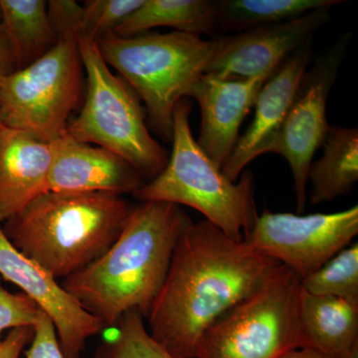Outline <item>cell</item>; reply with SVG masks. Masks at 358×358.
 I'll list each match as a JSON object with an SVG mask.
<instances>
[{"label":"cell","mask_w":358,"mask_h":358,"mask_svg":"<svg viewBox=\"0 0 358 358\" xmlns=\"http://www.w3.org/2000/svg\"><path fill=\"white\" fill-rule=\"evenodd\" d=\"M33 327H20L9 331L6 338L0 341V358H20L26 345L31 343Z\"/></svg>","instance_id":"83f0119b"},{"label":"cell","mask_w":358,"mask_h":358,"mask_svg":"<svg viewBox=\"0 0 358 358\" xmlns=\"http://www.w3.org/2000/svg\"><path fill=\"white\" fill-rule=\"evenodd\" d=\"M192 222L178 205L141 201L100 258L61 285L103 329L131 310L147 317L166 280L174 247Z\"/></svg>","instance_id":"7a4b0ae2"},{"label":"cell","mask_w":358,"mask_h":358,"mask_svg":"<svg viewBox=\"0 0 358 358\" xmlns=\"http://www.w3.org/2000/svg\"><path fill=\"white\" fill-rule=\"evenodd\" d=\"M143 0H87L82 6V34L94 42L110 35L143 4Z\"/></svg>","instance_id":"cb8c5ba5"},{"label":"cell","mask_w":358,"mask_h":358,"mask_svg":"<svg viewBox=\"0 0 358 358\" xmlns=\"http://www.w3.org/2000/svg\"><path fill=\"white\" fill-rule=\"evenodd\" d=\"M300 278L278 265L205 333L196 358H278L301 346Z\"/></svg>","instance_id":"52a82bcc"},{"label":"cell","mask_w":358,"mask_h":358,"mask_svg":"<svg viewBox=\"0 0 358 358\" xmlns=\"http://www.w3.org/2000/svg\"><path fill=\"white\" fill-rule=\"evenodd\" d=\"M324 152L308 169L310 202L319 205L348 194L358 181V129L331 126Z\"/></svg>","instance_id":"ac0fdd59"},{"label":"cell","mask_w":358,"mask_h":358,"mask_svg":"<svg viewBox=\"0 0 358 358\" xmlns=\"http://www.w3.org/2000/svg\"><path fill=\"white\" fill-rule=\"evenodd\" d=\"M53 143L7 129L0 140V223L48 192Z\"/></svg>","instance_id":"2e32d148"},{"label":"cell","mask_w":358,"mask_h":358,"mask_svg":"<svg viewBox=\"0 0 358 358\" xmlns=\"http://www.w3.org/2000/svg\"><path fill=\"white\" fill-rule=\"evenodd\" d=\"M192 110V101H179L173 112V152L166 166L136 190L134 197L192 207L231 239L243 242L259 216L255 178L249 171L235 182L224 176L193 136Z\"/></svg>","instance_id":"277c9868"},{"label":"cell","mask_w":358,"mask_h":358,"mask_svg":"<svg viewBox=\"0 0 358 358\" xmlns=\"http://www.w3.org/2000/svg\"><path fill=\"white\" fill-rule=\"evenodd\" d=\"M131 208L112 193L46 192L2 229L23 255L63 281L112 246Z\"/></svg>","instance_id":"3957f363"},{"label":"cell","mask_w":358,"mask_h":358,"mask_svg":"<svg viewBox=\"0 0 358 358\" xmlns=\"http://www.w3.org/2000/svg\"><path fill=\"white\" fill-rule=\"evenodd\" d=\"M49 20L58 40L79 39L82 34V6L73 0L47 2Z\"/></svg>","instance_id":"484cf974"},{"label":"cell","mask_w":358,"mask_h":358,"mask_svg":"<svg viewBox=\"0 0 358 358\" xmlns=\"http://www.w3.org/2000/svg\"><path fill=\"white\" fill-rule=\"evenodd\" d=\"M301 346L327 358H346L358 345V303L301 289Z\"/></svg>","instance_id":"e0dca14e"},{"label":"cell","mask_w":358,"mask_h":358,"mask_svg":"<svg viewBox=\"0 0 358 358\" xmlns=\"http://www.w3.org/2000/svg\"><path fill=\"white\" fill-rule=\"evenodd\" d=\"M96 45L105 62L119 72L145 103L155 133L171 141L174 109L205 74L215 40L174 31L131 37L113 34Z\"/></svg>","instance_id":"5b68a950"},{"label":"cell","mask_w":358,"mask_h":358,"mask_svg":"<svg viewBox=\"0 0 358 358\" xmlns=\"http://www.w3.org/2000/svg\"><path fill=\"white\" fill-rule=\"evenodd\" d=\"M357 234V205L334 213L310 215L265 210L243 242L303 280L350 246Z\"/></svg>","instance_id":"30bf717a"},{"label":"cell","mask_w":358,"mask_h":358,"mask_svg":"<svg viewBox=\"0 0 358 358\" xmlns=\"http://www.w3.org/2000/svg\"><path fill=\"white\" fill-rule=\"evenodd\" d=\"M313 42L294 52L268 78L257 96L255 115L249 128L240 136L222 173L237 181L245 167L256 157L267 154L270 143L281 128L301 79L312 63Z\"/></svg>","instance_id":"5bb4252c"},{"label":"cell","mask_w":358,"mask_h":358,"mask_svg":"<svg viewBox=\"0 0 358 358\" xmlns=\"http://www.w3.org/2000/svg\"><path fill=\"white\" fill-rule=\"evenodd\" d=\"M41 313V308L25 294L10 293L0 287V341L6 331L34 326Z\"/></svg>","instance_id":"d4e9b609"},{"label":"cell","mask_w":358,"mask_h":358,"mask_svg":"<svg viewBox=\"0 0 358 358\" xmlns=\"http://www.w3.org/2000/svg\"><path fill=\"white\" fill-rule=\"evenodd\" d=\"M216 0H143V4L115 30V35L131 37L157 27L201 36L217 30Z\"/></svg>","instance_id":"d6986e66"},{"label":"cell","mask_w":358,"mask_h":358,"mask_svg":"<svg viewBox=\"0 0 358 358\" xmlns=\"http://www.w3.org/2000/svg\"><path fill=\"white\" fill-rule=\"evenodd\" d=\"M267 80L224 79L203 74L187 92L186 99L196 101L201 113L197 143L221 169L236 147L240 127Z\"/></svg>","instance_id":"4fadbf2b"},{"label":"cell","mask_w":358,"mask_h":358,"mask_svg":"<svg viewBox=\"0 0 358 358\" xmlns=\"http://www.w3.org/2000/svg\"><path fill=\"white\" fill-rule=\"evenodd\" d=\"M138 310L127 313L115 326L112 338L96 348L95 358H174L145 329Z\"/></svg>","instance_id":"603a6c76"},{"label":"cell","mask_w":358,"mask_h":358,"mask_svg":"<svg viewBox=\"0 0 358 358\" xmlns=\"http://www.w3.org/2000/svg\"><path fill=\"white\" fill-rule=\"evenodd\" d=\"M129 162L106 148L81 143L63 134L53 141L48 192H103L122 195L145 185Z\"/></svg>","instance_id":"9a60e30c"},{"label":"cell","mask_w":358,"mask_h":358,"mask_svg":"<svg viewBox=\"0 0 358 358\" xmlns=\"http://www.w3.org/2000/svg\"><path fill=\"white\" fill-rule=\"evenodd\" d=\"M346 358H358V345L353 348L352 352H350Z\"/></svg>","instance_id":"4dcf8cb0"},{"label":"cell","mask_w":358,"mask_h":358,"mask_svg":"<svg viewBox=\"0 0 358 358\" xmlns=\"http://www.w3.org/2000/svg\"><path fill=\"white\" fill-rule=\"evenodd\" d=\"M279 262L206 220L179 236L148 315L150 334L174 358H196L214 322L253 293Z\"/></svg>","instance_id":"6da1fadb"},{"label":"cell","mask_w":358,"mask_h":358,"mask_svg":"<svg viewBox=\"0 0 358 358\" xmlns=\"http://www.w3.org/2000/svg\"><path fill=\"white\" fill-rule=\"evenodd\" d=\"M331 20L329 9L310 11L301 17L230 36L215 38V50L205 74L224 79L268 78L294 52L312 41Z\"/></svg>","instance_id":"8fae6325"},{"label":"cell","mask_w":358,"mask_h":358,"mask_svg":"<svg viewBox=\"0 0 358 358\" xmlns=\"http://www.w3.org/2000/svg\"><path fill=\"white\" fill-rule=\"evenodd\" d=\"M33 331L31 345L25 353L26 358H65L53 322L43 310L33 326Z\"/></svg>","instance_id":"4316f807"},{"label":"cell","mask_w":358,"mask_h":358,"mask_svg":"<svg viewBox=\"0 0 358 358\" xmlns=\"http://www.w3.org/2000/svg\"><path fill=\"white\" fill-rule=\"evenodd\" d=\"M83 76L78 39L59 40L43 57L0 83V124L53 143L81 102Z\"/></svg>","instance_id":"ba28073f"},{"label":"cell","mask_w":358,"mask_h":358,"mask_svg":"<svg viewBox=\"0 0 358 358\" xmlns=\"http://www.w3.org/2000/svg\"><path fill=\"white\" fill-rule=\"evenodd\" d=\"M0 278L17 286L50 317L65 358L81 357L87 339L105 329L57 280L16 249L1 226Z\"/></svg>","instance_id":"7c38bea8"},{"label":"cell","mask_w":358,"mask_h":358,"mask_svg":"<svg viewBox=\"0 0 358 358\" xmlns=\"http://www.w3.org/2000/svg\"><path fill=\"white\" fill-rule=\"evenodd\" d=\"M0 22H1V6H0Z\"/></svg>","instance_id":"d6a6232c"},{"label":"cell","mask_w":358,"mask_h":358,"mask_svg":"<svg viewBox=\"0 0 358 358\" xmlns=\"http://www.w3.org/2000/svg\"><path fill=\"white\" fill-rule=\"evenodd\" d=\"M78 43L87 94L81 112L70 120L66 134L110 150L152 180L169 157L148 131L140 99L122 77L113 74L96 42L81 34Z\"/></svg>","instance_id":"8992f818"},{"label":"cell","mask_w":358,"mask_h":358,"mask_svg":"<svg viewBox=\"0 0 358 358\" xmlns=\"http://www.w3.org/2000/svg\"><path fill=\"white\" fill-rule=\"evenodd\" d=\"M301 289L315 296H329L358 303V244L352 243L317 272L301 280Z\"/></svg>","instance_id":"7402d4cb"},{"label":"cell","mask_w":358,"mask_h":358,"mask_svg":"<svg viewBox=\"0 0 358 358\" xmlns=\"http://www.w3.org/2000/svg\"><path fill=\"white\" fill-rule=\"evenodd\" d=\"M4 127L0 124V140H1L2 131H3Z\"/></svg>","instance_id":"1f68e13d"},{"label":"cell","mask_w":358,"mask_h":358,"mask_svg":"<svg viewBox=\"0 0 358 358\" xmlns=\"http://www.w3.org/2000/svg\"><path fill=\"white\" fill-rule=\"evenodd\" d=\"M345 0H216L217 30L248 31L296 20L317 9H331Z\"/></svg>","instance_id":"44dd1931"},{"label":"cell","mask_w":358,"mask_h":358,"mask_svg":"<svg viewBox=\"0 0 358 358\" xmlns=\"http://www.w3.org/2000/svg\"><path fill=\"white\" fill-rule=\"evenodd\" d=\"M278 358H327L322 353L308 348H296L285 352Z\"/></svg>","instance_id":"f546056e"},{"label":"cell","mask_w":358,"mask_h":358,"mask_svg":"<svg viewBox=\"0 0 358 358\" xmlns=\"http://www.w3.org/2000/svg\"><path fill=\"white\" fill-rule=\"evenodd\" d=\"M16 70H18V65L15 52L3 26L0 23V83Z\"/></svg>","instance_id":"f1b7e54d"},{"label":"cell","mask_w":358,"mask_h":358,"mask_svg":"<svg viewBox=\"0 0 358 358\" xmlns=\"http://www.w3.org/2000/svg\"><path fill=\"white\" fill-rule=\"evenodd\" d=\"M0 23L15 52L18 69L43 57L58 44L44 0H0Z\"/></svg>","instance_id":"ffe728a7"},{"label":"cell","mask_w":358,"mask_h":358,"mask_svg":"<svg viewBox=\"0 0 358 358\" xmlns=\"http://www.w3.org/2000/svg\"><path fill=\"white\" fill-rule=\"evenodd\" d=\"M350 37V33L343 34L329 50L308 66L281 128L267 150V154L274 152L288 162L294 178L296 211L300 214L307 205L308 169L329 127L327 101L338 79Z\"/></svg>","instance_id":"9c48e42d"}]
</instances>
